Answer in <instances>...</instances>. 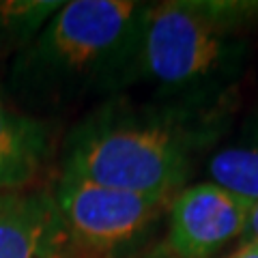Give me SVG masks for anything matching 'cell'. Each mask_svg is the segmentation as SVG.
<instances>
[{
    "label": "cell",
    "mask_w": 258,
    "mask_h": 258,
    "mask_svg": "<svg viewBox=\"0 0 258 258\" xmlns=\"http://www.w3.org/2000/svg\"><path fill=\"white\" fill-rule=\"evenodd\" d=\"M54 200L71 243L99 254L136 241L168 205V198L108 187L64 172Z\"/></svg>",
    "instance_id": "cell-4"
},
{
    "label": "cell",
    "mask_w": 258,
    "mask_h": 258,
    "mask_svg": "<svg viewBox=\"0 0 258 258\" xmlns=\"http://www.w3.org/2000/svg\"><path fill=\"white\" fill-rule=\"evenodd\" d=\"M144 7L136 0L62 3L15 58L13 93L28 106L64 108L127 88Z\"/></svg>",
    "instance_id": "cell-2"
},
{
    "label": "cell",
    "mask_w": 258,
    "mask_h": 258,
    "mask_svg": "<svg viewBox=\"0 0 258 258\" xmlns=\"http://www.w3.org/2000/svg\"><path fill=\"white\" fill-rule=\"evenodd\" d=\"M241 243H258V203L252 205L245 230H243V235H241Z\"/></svg>",
    "instance_id": "cell-10"
},
{
    "label": "cell",
    "mask_w": 258,
    "mask_h": 258,
    "mask_svg": "<svg viewBox=\"0 0 258 258\" xmlns=\"http://www.w3.org/2000/svg\"><path fill=\"white\" fill-rule=\"evenodd\" d=\"M60 7L56 0H0V56L26 50Z\"/></svg>",
    "instance_id": "cell-9"
},
{
    "label": "cell",
    "mask_w": 258,
    "mask_h": 258,
    "mask_svg": "<svg viewBox=\"0 0 258 258\" xmlns=\"http://www.w3.org/2000/svg\"><path fill=\"white\" fill-rule=\"evenodd\" d=\"M252 203L211 181L189 185L170 205L168 245L176 258H211L241 239Z\"/></svg>",
    "instance_id": "cell-5"
},
{
    "label": "cell",
    "mask_w": 258,
    "mask_h": 258,
    "mask_svg": "<svg viewBox=\"0 0 258 258\" xmlns=\"http://www.w3.org/2000/svg\"><path fill=\"white\" fill-rule=\"evenodd\" d=\"M71 245L52 194H0V258H67Z\"/></svg>",
    "instance_id": "cell-6"
},
{
    "label": "cell",
    "mask_w": 258,
    "mask_h": 258,
    "mask_svg": "<svg viewBox=\"0 0 258 258\" xmlns=\"http://www.w3.org/2000/svg\"><path fill=\"white\" fill-rule=\"evenodd\" d=\"M211 134L200 106L110 99L69 134L62 172L170 200Z\"/></svg>",
    "instance_id": "cell-1"
},
{
    "label": "cell",
    "mask_w": 258,
    "mask_h": 258,
    "mask_svg": "<svg viewBox=\"0 0 258 258\" xmlns=\"http://www.w3.org/2000/svg\"><path fill=\"white\" fill-rule=\"evenodd\" d=\"M207 170L211 183L252 205L258 203V136L217 151Z\"/></svg>",
    "instance_id": "cell-8"
},
{
    "label": "cell",
    "mask_w": 258,
    "mask_h": 258,
    "mask_svg": "<svg viewBox=\"0 0 258 258\" xmlns=\"http://www.w3.org/2000/svg\"><path fill=\"white\" fill-rule=\"evenodd\" d=\"M47 155V129L41 120L0 103V191L28 185Z\"/></svg>",
    "instance_id": "cell-7"
},
{
    "label": "cell",
    "mask_w": 258,
    "mask_h": 258,
    "mask_svg": "<svg viewBox=\"0 0 258 258\" xmlns=\"http://www.w3.org/2000/svg\"><path fill=\"white\" fill-rule=\"evenodd\" d=\"M228 258H258V243H241Z\"/></svg>",
    "instance_id": "cell-11"
},
{
    "label": "cell",
    "mask_w": 258,
    "mask_h": 258,
    "mask_svg": "<svg viewBox=\"0 0 258 258\" xmlns=\"http://www.w3.org/2000/svg\"><path fill=\"white\" fill-rule=\"evenodd\" d=\"M258 3L166 0L142 13L132 84H147L157 101L203 106L226 88L245 60L243 28Z\"/></svg>",
    "instance_id": "cell-3"
}]
</instances>
